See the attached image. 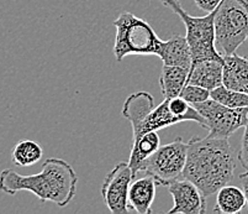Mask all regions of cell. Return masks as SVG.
Returning a JSON list of instances; mask_svg holds the SVG:
<instances>
[{
    "instance_id": "obj_25",
    "label": "cell",
    "mask_w": 248,
    "mask_h": 214,
    "mask_svg": "<svg viewBox=\"0 0 248 214\" xmlns=\"http://www.w3.org/2000/svg\"><path fill=\"white\" fill-rule=\"evenodd\" d=\"M247 40H248V39H247Z\"/></svg>"
},
{
    "instance_id": "obj_5",
    "label": "cell",
    "mask_w": 248,
    "mask_h": 214,
    "mask_svg": "<svg viewBox=\"0 0 248 214\" xmlns=\"http://www.w3.org/2000/svg\"><path fill=\"white\" fill-rule=\"evenodd\" d=\"M248 39V0H222L215 14L216 47L231 55Z\"/></svg>"
},
{
    "instance_id": "obj_19",
    "label": "cell",
    "mask_w": 248,
    "mask_h": 214,
    "mask_svg": "<svg viewBox=\"0 0 248 214\" xmlns=\"http://www.w3.org/2000/svg\"><path fill=\"white\" fill-rule=\"evenodd\" d=\"M44 150L41 145L32 140H22L15 145L13 150V162L19 167H29L37 164L42 159Z\"/></svg>"
},
{
    "instance_id": "obj_6",
    "label": "cell",
    "mask_w": 248,
    "mask_h": 214,
    "mask_svg": "<svg viewBox=\"0 0 248 214\" xmlns=\"http://www.w3.org/2000/svg\"><path fill=\"white\" fill-rule=\"evenodd\" d=\"M189 144L177 137L174 141L159 146L155 154L151 155L142 164L141 172L155 177L157 183L168 186L170 182L183 177L188 157Z\"/></svg>"
},
{
    "instance_id": "obj_2",
    "label": "cell",
    "mask_w": 248,
    "mask_h": 214,
    "mask_svg": "<svg viewBox=\"0 0 248 214\" xmlns=\"http://www.w3.org/2000/svg\"><path fill=\"white\" fill-rule=\"evenodd\" d=\"M78 176L68 162L62 159H47L41 172L24 176L6 168L0 173V191L15 196L21 191L33 193L41 203L53 202L66 207L77 193Z\"/></svg>"
},
{
    "instance_id": "obj_21",
    "label": "cell",
    "mask_w": 248,
    "mask_h": 214,
    "mask_svg": "<svg viewBox=\"0 0 248 214\" xmlns=\"http://www.w3.org/2000/svg\"><path fill=\"white\" fill-rule=\"evenodd\" d=\"M180 97L184 98L186 102H189L190 104H198V103H202L207 99H210V91L206 89V88H202L200 85L197 84H190V83H186L183 88Z\"/></svg>"
},
{
    "instance_id": "obj_12",
    "label": "cell",
    "mask_w": 248,
    "mask_h": 214,
    "mask_svg": "<svg viewBox=\"0 0 248 214\" xmlns=\"http://www.w3.org/2000/svg\"><path fill=\"white\" fill-rule=\"evenodd\" d=\"M157 181L151 175L132 181L128 190V208L139 214L152 213V204L155 198Z\"/></svg>"
},
{
    "instance_id": "obj_7",
    "label": "cell",
    "mask_w": 248,
    "mask_h": 214,
    "mask_svg": "<svg viewBox=\"0 0 248 214\" xmlns=\"http://www.w3.org/2000/svg\"><path fill=\"white\" fill-rule=\"evenodd\" d=\"M191 105L205 119L209 135L213 137L229 139L234 132L245 128L248 123V107L230 108L213 98Z\"/></svg>"
},
{
    "instance_id": "obj_18",
    "label": "cell",
    "mask_w": 248,
    "mask_h": 214,
    "mask_svg": "<svg viewBox=\"0 0 248 214\" xmlns=\"http://www.w3.org/2000/svg\"><path fill=\"white\" fill-rule=\"evenodd\" d=\"M216 206L215 212L225 214H236L240 213L245 206H247V199L243 190L236 186H226L221 187L216 192Z\"/></svg>"
},
{
    "instance_id": "obj_15",
    "label": "cell",
    "mask_w": 248,
    "mask_h": 214,
    "mask_svg": "<svg viewBox=\"0 0 248 214\" xmlns=\"http://www.w3.org/2000/svg\"><path fill=\"white\" fill-rule=\"evenodd\" d=\"M159 146H161V139H159L158 132H148L137 139H134V145H132L128 164L131 166L135 176L141 172L143 161L152 154H155L159 148Z\"/></svg>"
},
{
    "instance_id": "obj_4",
    "label": "cell",
    "mask_w": 248,
    "mask_h": 214,
    "mask_svg": "<svg viewBox=\"0 0 248 214\" xmlns=\"http://www.w3.org/2000/svg\"><path fill=\"white\" fill-rule=\"evenodd\" d=\"M161 4L180 17L186 29V41L191 51L193 64L209 58H224L216 49L215 14L216 10L205 16L189 15L179 0H159ZM191 64V65H193Z\"/></svg>"
},
{
    "instance_id": "obj_14",
    "label": "cell",
    "mask_w": 248,
    "mask_h": 214,
    "mask_svg": "<svg viewBox=\"0 0 248 214\" xmlns=\"http://www.w3.org/2000/svg\"><path fill=\"white\" fill-rule=\"evenodd\" d=\"M166 66H179L190 69L193 58L186 37L173 35L163 42V47L158 56Z\"/></svg>"
},
{
    "instance_id": "obj_10",
    "label": "cell",
    "mask_w": 248,
    "mask_h": 214,
    "mask_svg": "<svg viewBox=\"0 0 248 214\" xmlns=\"http://www.w3.org/2000/svg\"><path fill=\"white\" fill-rule=\"evenodd\" d=\"M224 58H209L191 65L188 83L197 84L209 91L222 85Z\"/></svg>"
},
{
    "instance_id": "obj_9",
    "label": "cell",
    "mask_w": 248,
    "mask_h": 214,
    "mask_svg": "<svg viewBox=\"0 0 248 214\" xmlns=\"http://www.w3.org/2000/svg\"><path fill=\"white\" fill-rule=\"evenodd\" d=\"M167 188L173 197V207L168 214H204L206 212V197L189 180H175Z\"/></svg>"
},
{
    "instance_id": "obj_3",
    "label": "cell",
    "mask_w": 248,
    "mask_h": 214,
    "mask_svg": "<svg viewBox=\"0 0 248 214\" xmlns=\"http://www.w3.org/2000/svg\"><path fill=\"white\" fill-rule=\"evenodd\" d=\"M114 55L117 62L130 55L159 56L164 41L146 20L132 13H123L114 21Z\"/></svg>"
},
{
    "instance_id": "obj_24",
    "label": "cell",
    "mask_w": 248,
    "mask_h": 214,
    "mask_svg": "<svg viewBox=\"0 0 248 214\" xmlns=\"http://www.w3.org/2000/svg\"><path fill=\"white\" fill-rule=\"evenodd\" d=\"M240 182L242 184V190L246 195V199H247V206H248V171L245 173L240 175Z\"/></svg>"
},
{
    "instance_id": "obj_22",
    "label": "cell",
    "mask_w": 248,
    "mask_h": 214,
    "mask_svg": "<svg viewBox=\"0 0 248 214\" xmlns=\"http://www.w3.org/2000/svg\"><path fill=\"white\" fill-rule=\"evenodd\" d=\"M237 159L241 165H242V167L246 168V171H248V123L246 124L245 127V132H243L242 143H241V148L238 151Z\"/></svg>"
},
{
    "instance_id": "obj_20",
    "label": "cell",
    "mask_w": 248,
    "mask_h": 214,
    "mask_svg": "<svg viewBox=\"0 0 248 214\" xmlns=\"http://www.w3.org/2000/svg\"><path fill=\"white\" fill-rule=\"evenodd\" d=\"M210 96L214 100L226 105L230 108H243L248 107V94L242 92L232 91L225 87L224 84L215 88L210 92Z\"/></svg>"
},
{
    "instance_id": "obj_11",
    "label": "cell",
    "mask_w": 248,
    "mask_h": 214,
    "mask_svg": "<svg viewBox=\"0 0 248 214\" xmlns=\"http://www.w3.org/2000/svg\"><path fill=\"white\" fill-rule=\"evenodd\" d=\"M182 121L184 120L180 116L175 115L174 113L170 110L168 99L164 98L163 102L153 108L142 120L131 125L132 132H134V139H137V137L148 132H158V130L174 125V124L182 123Z\"/></svg>"
},
{
    "instance_id": "obj_23",
    "label": "cell",
    "mask_w": 248,
    "mask_h": 214,
    "mask_svg": "<svg viewBox=\"0 0 248 214\" xmlns=\"http://www.w3.org/2000/svg\"><path fill=\"white\" fill-rule=\"evenodd\" d=\"M221 1L222 0H194L195 5L205 13H211V11L216 10L220 6Z\"/></svg>"
},
{
    "instance_id": "obj_1",
    "label": "cell",
    "mask_w": 248,
    "mask_h": 214,
    "mask_svg": "<svg viewBox=\"0 0 248 214\" xmlns=\"http://www.w3.org/2000/svg\"><path fill=\"white\" fill-rule=\"evenodd\" d=\"M188 144V157L183 179L195 183L205 197H210L233 179L236 168L233 148L229 139L210 135L204 139L193 137Z\"/></svg>"
},
{
    "instance_id": "obj_8",
    "label": "cell",
    "mask_w": 248,
    "mask_h": 214,
    "mask_svg": "<svg viewBox=\"0 0 248 214\" xmlns=\"http://www.w3.org/2000/svg\"><path fill=\"white\" fill-rule=\"evenodd\" d=\"M136 176L128 162H119L108 172L101 184V196L112 214L128 213V190Z\"/></svg>"
},
{
    "instance_id": "obj_13",
    "label": "cell",
    "mask_w": 248,
    "mask_h": 214,
    "mask_svg": "<svg viewBox=\"0 0 248 214\" xmlns=\"http://www.w3.org/2000/svg\"><path fill=\"white\" fill-rule=\"evenodd\" d=\"M222 84L232 91L248 94V56L224 55Z\"/></svg>"
},
{
    "instance_id": "obj_17",
    "label": "cell",
    "mask_w": 248,
    "mask_h": 214,
    "mask_svg": "<svg viewBox=\"0 0 248 214\" xmlns=\"http://www.w3.org/2000/svg\"><path fill=\"white\" fill-rule=\"evenodd\" d=\"M155 108V99L147 92H136L126 98L123 107V116L131 125L139 123Z\"/></svg>"
},
{
    "instance_id": "obj_16",
    "label": "cell",
    "mask_w": 248,
    "mask_h": 214,
    "mask_svg": "<svg viewBox=\"0 0 248 214\" xmlns=\"http://www.w3.org/2000/svg\"><path fill=\"white\" fill-rule=\"evenodd\" d=\"M189 71L190 69L184 67L163 65L159 76V87L164 98L172 99L180 96L184 85L188 83Z\"/></svg>"
}]
</instances>
